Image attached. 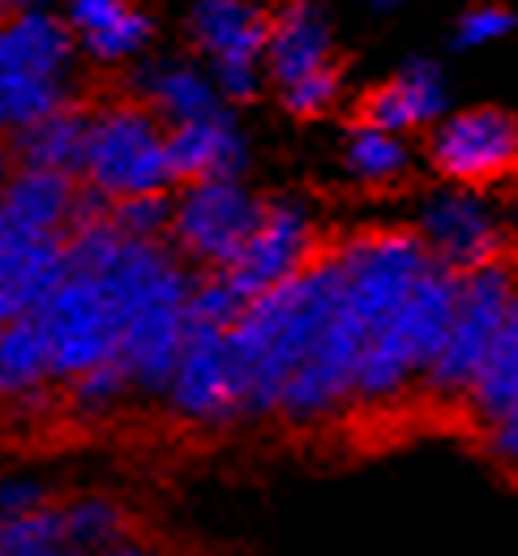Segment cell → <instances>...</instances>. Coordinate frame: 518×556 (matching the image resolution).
Instances as JSON below:
<instances>
[{"instance_id":"27","label":"cell","mask_w":518,"mask_h":556,"mask_svg":"<svg viewBox=\"0 0 518 556\" xmlns=\"http://www.w3.org/2000/svg\"><path fill=\"white\" fill-rule=\"evenodd\" d=\"M108 223L138 244H159V236L172 227V198L167 193H142L125 202H108Z\"/></svg>"},{"instance_id":"36","label":"cell","mask_w":518,"mask_h":556,"mask_svg":"<svg viewBox=\"0 0 518 556\" xmlns=\"http://www.w3.org/2000/svg\"><path fill=\"white\" fill-rule=\"evenodd\" d=\"M365 4H372V9H394V4H403V0H365Z\"/></svg>"},{"instance_id":"8","label":"cell","mask_w":518,"mask_h":556,"mask_svg":"<svg viewBox=\"0 0 518 556\" xmlns=\"http://www.w3.org/2000/svg\"><path fill=\"white\" fill-rule=\"evenodd\" d=\"M257 218H262V202L240 180H206V185H189L172 202L167 231L189 262L206 266L211 275H223L240 257Z\"/></svg>"},{"instance_id":"37","label":"cell","mask_w":518,"mask_h":556,"mask_svg":"<svg viewBox=\"0 0 518 556\" xmlns=\"http://www.w3.org/2000/svg\"><path fill=\"white\" fill-rule=\"evenodd\" d=\"M48 556H86V553H77V548H70V544H65V548H56V553H48Z\"/></svg>"},{"instance_id":"7","label":"cell","mask_w":518,"mask_h":556,"mask_svg":"<svg viewBox=\"0 0 518 556\" xmlns=\"http://www.w3.org/2000/svg\"><path fill=\"white\" fill-rule=\"evenodd\" d=\"M52 355V381H74L81 372L112 364L121 348V313L99 278L65 275V282L35 313Z\"/></svg>"},{"instance_id":"20","label":"cell","mask_w":518,"mask_h":556,"mask_svg":"<svg viewBox=\"0 0 518 556\" xmlns=\"http://www.w3.org/2000/svg\"><path fill=\"white\" fill-rule=\"evenodd\" d=\"M138 86L150 99V116L159 121H172L176 125H193V121H206V116H219L223 99L211 81V73H202L198 65L172 56V61H154L138 73Z\"/></svg>"},{"instance_id":"15","label":"cell","mask_w":518,"mask_h":556,"mask_svg":"<svg viewBox=\"0 0 518 556\" xmlns=\"http://www.w3.org/2000/svg\"><path fill=\"white\" fill-rule=\"evenodd\" d=\"M270 77L279 86H292L308 73L334 70L330 56H334V30H330V17L321 4L313 0H288L279 13H270V26H266V48H262Z\"/></svg>"},{"instance_id":"13","label":"cell","mask_w":518,"mask_h":556,"mask_svg":"<svg viewBox=\"0 0 518 556\" xmlns=\"http://www.w3.org/2000/svg\"><path fill=\"white\" fill-rule=\"evenodd\" d=\"M65 236H13L0 240V326L35 317L43 300L65 282Z\"/></svg>"},{"instance_id":"30","label":"cell","mask_w":518,"mask_h":556,"mask_svg":"<svg viewBox=\"0 0 518 556\" xmlns=\"http://www.w3.org/2000/svg\"><path fill=\"white\" fill-rule=\"evenodd\" d=\"M515 30V13L506 9V4H476V9H467L463 17H458V26H454V48H463V52H471V48H489V43H497V39H506Z\"/></svg>"},{"instance_id":"28","label":"cell","mask_w":518,"mask_h":556,"mask_svg":"<svg viewBox=\"0 0 518 556\" xmlns=\"http://www.w3.org/2000/svg\"><path fill=\"white\" fill-rule=\"evenodd\" d=\"M249 300L227 282L223 275L193 278V291H189V326H202V330H231L240 308Z\"/></svg>"},{"instance_id":"29","label":"cell","mask_w":518,"mask_h":556,"mask_svg":"<svg viewBox=\"0 0 518 556\" xmlns=\"http://www.w3.org/2000/svg\"><path fill=\"white\" fill-rule=\"evenodd\" d=\"M70 399H74L77 412H86V416H108V412H116L129 399V381H125L121 364L112 359V364H99V368L74 377L70 381Z\"/></svg>"},{"instance_id":"17","label":"cell","mask_w":518,"mask_h":556,"mask_svg":"<svg viewBox=\"0 0 518 556\" xmlns=\"http://www.w3.org/2000/svg\"><path fill=\"white\" fill-rule=\"evenodd\" d=\"M244 163H249V146H244V134L236 129V121L227 112L193 121V125H176L167 134L172 180H185V185L240 180Z\"/></svg>"},{"instance_id":"3","label":"cell","mask_w":518,"mask_h":556,"mask_svg":"<svg viewBox=\"0 0 518 556\" xmlns=\"http://www.w3.org/2000/svg\"><path fill=\"white\" fill-rule=\"evenodd\" d=\"M454 295H458V275L429 266L425 278L407 291V300L365 343V355L356 364V381H352L356 407H394L425 381V372L445 339Z\"/></svg>"},{"instance_id":"16","label":"cell","mask_w":518,"mask_h":556,"mask_svg":"<svg viewBox=\"0 0 518 556\" xmlns=\"http://www.w3.org/2000/svg\"><path fill=\"white\" fill-rule=\"evenodd\" d=\"M450 103V86H445L442 65L433 61H412L407 70H399L390 81H381L365 99V125L386 129L394 138L438 125Z\"/></svg>"},{"instance_id":"32","label":"cell","mask_w":518,"mask_h":556,"mask_svg":"<svg viewBox=\"0 0 518 556\" xmlns=\"http://www.w3.org/2000/svg\"><path fill=\"white\" fill-rule=\"evenodd\" d=\"M48 501H52L48 488L39 484L35 476H0V527L22 518V514H30V509H39V505H48Z\"/></svg>"},{"instance_id":"2","label":"cell","mask_w":518,"mask_h":556,"mask_svg":"<svg viewBox=\"0 0 518 556\" xmlns=\"http://www.w3.org/2000/svg\"><path fill=\"white\" fill-rule=\"evenodd\" d=\"M86 278H99L121 313V348L116 364L129 381V394L163 399L176 355L189 330V291L193 275L163 244L116 240L108 262Z\"/></svg>"},{"instance_id":"26","label":"cell","mask_w":518,"mask_h":556,"mask_svg":"<svg viewBox=\"0 0 518 556\" xmlns=\"http://www.w3.org/2000/svg\"><path fill=\"white\" fill-rule=\"evenodd\" d=\"M65 548V527H61V505L48 501L13 522L0 527V556H48Z\"/></svg>"},{"instance_id":"21","label":"cell","mask_w":518,"mask_h":556,"mask_svg":"<svg viewBox=\"0 0 518 556\" xmlns=\"http://www.w3.org/2000/svg\"><path fill=\"white\" fill-rule=\"evenodd\" d=\"M17 154H22V167L30 172H52V176L74 180V172H81V154H86V112L65 103L52 116L35 121L30 129L17 134Z\"/></svg>"},{"instance_id":"34","label":"cell","mask_w":518,"mask_h":556,"mask_svg":"<svg viewBox=\"0 0 518 556\" xmlns=\"http://www.w3.org/2000/svg\"><path fill=\"white\" fill-rule=\"evenodd\" d=\"M26 13H48V0H0V22L26 17Z\"/></svg>"},{"instance_id":"9","label":"cell","mask_w":518,"mask_h":556,"mask_svg":"<svg viewBox=\"0 0 518 556\" xmlns=\"http://www.w3.org/2000/svg\"><path fill=\"white\" fill-rule=\"evenodd\" d=\"M416 240L425 244L433 266H442L450 275H467L489 262H502L506 223H502V210L480 189L450 185V189H438L425 198Z\"/></svg>"},{"instance_id":"35","label":"cell","mask_w":518,"mask_h":556,"mask_svg":"<svg viewBox=\"0 0 518 556\" xmlns=\"http://www.w3.org/2000/svg\"><path fill=\"white\" fill-rule=\"evenodd\" d=\"M13 176V150L0 141V189H4V180Z\"/></svg>"},{"instance_id":"14","label":"cell","mask_w":518,"mask_h":556,"mask_svg":"<svg viewBox=\"0 0 518 556\" xmlns=\"http://www.w3.org/2000/svg\"><path fill=\"white\" fill-rule=\"evenodd\" d=\"M270 13L262 0H193L189 35L211 56V70H249L262 65Z\"/></svg>"},{"instance_id":"19","label":"cell","mask_w":518,"mask_h":556,"mask_svg":"<svg viewBox=\"0 0 518 556\" xmlns=\"http://www.w3.org/2000/svg\"><path fill=\"white\" fill-rule=\"evenodd\" d=\"M74 180L52 172H13L0 189V240L13 236H65L74 214Z\"/></svg>"},{"instance_id":"1","label":"cell","mask_w":518,"mask_h":556,"mask_svg":"<svg viewBox=\"0 0 518 556\" xmlns=\"http://www.w3.org/2000/svg\"><path fill=\"white\" fill-rule=\"evenodd\" d=\"M339 300V257L317 253L296 278L253 295L236 326L223 334L231 377L240 390V416H275L283 386L317 343Z\"/></svg>"},{"instance_id":"24","label":"cell","mask_w":518,"mask_h":556,"mask_svg":"<svg viewBox=\"0 0 518 556\" xmlns=\"http://www.w3.org/2000/svg\"><path fill=\"white\" fill-rule=\"evenodd\" d=\"M61 527H65V544L86 556H103L129 540V518L112 496H74V501H65L61 505Z\"/></svg>"},{"instance_id":"4","label":"cell","mask_w":518,"mask_h":556,"mask_svg":"<svg viewBox=\"0 0 518 556\" xmlns=\"http://www.w3.org/2000/svg\"><path fill=\"white\" fill-rule=\"evenodd\" d=\"M518 321V300H515V270L510 262H489L480 270L458 275V295H454V313L445 326V339L420 390L442 403H467V390L484 364V355L493 351V343L502 339V330Z\"/></svg>"},{"instance_id":"11","label":"cell","mask_w":518,"mask_h":556,"mask_svg":"<svg viewBox=\"0 0 518 556\" xmlns=\"http://www.w3.org/2000/svg\"><path fill=\"white\" fill-rule=\"evenodd\" d=\"M317 257V223L300 202H270L262 206L257 227L249 231L240 257L223 270V278L244 295H262L288 278H296Z\"/></svg>"},{"instance_id":"10","label":"cell","mask_w":518,"mask_h":556,"mask_svg":"<svg viewBox=\"0 0 518 556\" xmlns=\"http://www.w3.org/2000/svg\"><path fill=\"white\" fill-rule=\"evenodd\" d=\"M429 159H433L438 176H445L458 189L497 185L515 172V116L502 108H467V112L442 116L429 138Z\"/></svg>"},{"instance_id":"12","label":"cell","mask_w":518,"mask_h":556,"mask_svg":"<svg viewBox=\"0 0 518 556\" xmlns=\"http://www.w3.org/2000/svg\"><path fill=\"white\" fill-rule=\"evenodd\" d=\"M163 399L176 416L202 424V428L240 419V390L231 377L223 330H202V326L185 330V348L176 355V368H172Z\"/></svg>"},{"instance_id":"5","label":"cell","mask_w":518,"mask_h":556,"mask_svg":"<svg viewBox=\"0 0 518 556\" xmlns=\"http://www.w3.org/2000/svg\"><path fill=\"white\" fill-rule=\"evenodd\" d=\"M74 39L61 17L26 13L0 22V134H22L70 99Z\"/></svg>"},{"instance_id":"6","label":"cell","mask_w":518,"mask_h":556,"mask_svg":"<svg viewBox=\"0 0 518 556\" xmlns=\"http://www.w3.org/2000/svg\"><path fill=\"white\" fill-rule=\"evenodd\" d=\"M81 176L103 202H125L142 193H167V134L138 103H108L86 116Z\"/></svg>"},{"instance_id":"33","label":"cell","mask_w":518,"mask_h":556,"mask_svg":"<svg viewBox=\"0 0 518 556\" xmlns=\"http://www.w3.org/2000/svg\"><path fill=\"white\" fill-rule=\"evenodd\" d=\"M489 445H493V454H497L502 463H515L518 458V419H506V424L489 428Z\"/></svg>"},{"instance_id":"31","label":"cell","mask_w":518,"mask_h":556,"mask_svg":"<svg viewBox=\"0 0 518 556\" xmlns=\"http://www.w3.org/2000/svg\"><path fill=\"white\" fill-rule=\"evenodd\" d=\"M339 90H343L339 70H321V73L300 77L292 86H283V103H288V112H296V116H321V112H330V108L339 103Z\"/></svg>"},{"instance_id":"22","label":"cell","mask_w":518,"mask_h":556,"mask_svg":"<svg viewBox=\"0 0 518 556\" xmlns=\"http://www.w3.org/2000/svg\"><path fill=\"white\" fill-rule=\"evenodd\" d=\"M52 381V355L35 317L0 326V399H35Z\"/></svg>"},{"instance_id":"25","label":"cell","mask_w":518,"mask_h":556,"mask_svg":"<svg viewBox=\"0 0 518 556\" xmlns=\"http://www.w3.org/2000/svg\"><path fill=\"white\" fill-rule=\"evenodd\" d=\"M343 163H348V172H352L361 185L381 189V185H394V180L407 176L412 150H407L403 138H394V134H386V129H372V125L361 121V125L348 134Z\"/></svg>"},{"instance_id":"23","label":"cell","mask_w":518,"mask_h":556,"mask_svg":"<svg viewBox=\"0 0 518 556\" xmlns=\"http://www.w3.org/2000/svg\"><path fill=\"white\" fill-rule=\"evenodd\" d=\"M467 407L471 416L489 428L518 419V321L502 330V339L484 355L471 390H467Z\"/></svg>"},{"instance_id":"18","label":"cell","mask_w":518,"mask_h":556,"mask_svg":"<svg viewBox=\"0 0 518 556\" xmlns=\"http://www.w3.org/2000/svg\"><path fill=\"white\" fill-rule=\"evenodd\" d=\"M65 30L74 48L94 56L99 65H121L142 56L154 35L150 17L134 0H70Z\"/></svg>"}]
</instances>
